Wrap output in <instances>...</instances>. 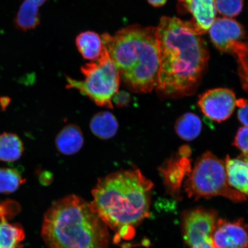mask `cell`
Wrapping results in <instances>:
<instances>
[{
	"instance_id": "obj_24",
	"label": "cell",
	"mask_w": 248,
	"mask_h": 248,
	"mask_svg": "<svg viewBox=\"0 0 248 248\" xmlns=\"http://www.w3.org/2000/svg\"><path fill=\"white\" fill-rule=\"evenodd\" d=\"M233 144L243 153L242 157L248 156V126H244L238 129Z\"/></svg>"
},
{
	"instance_id": "obj_2",
	"label": "cell",
	"mask_w": 248,
	"mask_h": 248,
	"mask_svg": "<svg viewBox=\"0 0 248 248\" xmlns=\"http://www.w3.org/2000/svg\"><path fill=\"white\" fill-rule=\"evenodd\" d=\"M153 184L138 169L120 170L98 180L92 191V209L124 238L150 216Z\"/></svg>"
},
{
	"instance_id": "obj_8",
	"label": "cell",
	"mask_w": 248,
	"mask_h": 248,
	"mask_svg": "<svg viewBox=\"0 0 248 248\" xmlns=\"http://www.w3.org/2000/svg\"><path fill=\"white\" fill-rule=\"evenodd\" d=\"M233 92L226 88L210 90L202 95L198 105L204 115L217 122L227 120L236 106Z\"/></svg>"
},
{
	"instance_id": "obj_18",
	"label": "cell",
	"mask_w": 248,
	"mask_h": 248,
	"mask_svg": "<svg viewBox=\"0 0 248 248\" xmlns=\"http://www.w3.org/2000/svg\"><path fill=\"white\" fill-rule=\"evenodd\" d=\"M23 152V141L17 135L12 133L0 135V160L15 162L22 156Z\"/></svg>"
},
{
	"instance_id": "obj_9",
	"label": "cell",
	"mask_w": 248,
	"mask_h": 248,
	"mask_svg": "<svg viewBox=\"0 0 248 248\" xmlns=\"http://www.w3.org/2000/svg\"><path fill=\"white\" fill-rule=\"evenodd\" d=\"M215 248H248V224L218 219L212 235Z\"/></svg>"
},
{
	"instance_id": "obj_20",
	"label": "cell",
	"mask_w": 248,
	"mask_h": 248,
	"mask_svg": "<svg viewBox=\"0 0 248 248\" xmlns=\"http://www.w3.org/2000/svg\"><path fill=\"white\" fill-rule=\"evenodd\" d=\"M200 118L196 114L187 113L180 117L175 123L176 134L186 141H192L200 135L202 131Z\"/></svg>"
},
{
	"instance_id": "obj_3",
	"label": "cell",
	"mask_w": 248,
	"mask_h": 248,
	"mask_svg": "<svg viewBox=\"0 0 248 248\" xmlns=\"http://www.w3.org/2000/svg\"><path fill=\"white\" fill-rule=\"evenodd\" d=\"M42 237L48 248H108V227L91 203L75 195L52 204L46 211Z\"/></svg>"
},
{
	"instance_id": "obj_30",
	"label": "cell",
	"mask_w": 248,
	"mask_h": 248,
	"mask_svg": "<svg viewBox=\"0 0 248 248\" xmlns=\"http://www.w3.org/2000/svg\"><path fill=\"white\" fill-rule=\"evenodd\" d=\"M241 158H244V160L246 161V162L248 163V156H245V157H240Z\"/></svg>"
},
{
	"instance_id": "obj_7",
	"label": "cell",
	"mask_w": 248,
	"mask_h": 248,
	"mask_svg": "<svg viewBox=\"0 0 248 248\" xmlns=\"http://www.w3.org/2000/svg\"><path fill=\"white\" fill-rule=\"evenodd\" d=\"M218 219L215 210L202 207H195L183 213V235L188 247L215 248L212 235Z\"/></svg>"
},
{
	"instance_id": "obj_15",
	"label": "cell",
	"mask_w": 248,
	"mask_h": 248,
	"mask_svg": "<svg viewBox=\"0 0 248 248\" xmlns=\"http://www.w3.org/2000/svg\"><path fill=\"white\" fill-rule=\"evenodd\" d=\"M76 46L80 54L86 60H98L106 49L101 36L93 31L80 33L76 39Z\"/></svg>"
},
{
	"instance_id": "obj_22",
	"label": "cell",
	"mask_w": 248,
	"mask_h": 248,
	"mask_svg": "<svg viewBox=\"0 0 248 248\" xmlns=\"http://www.w3.org/2000/svg\"><path fill=\"white\" fill-rule=\"evenodd\" d=\"M233 54L239 62V73L245 89L248 91V42H240L235 46Z\"/></svg>"
},
{
	"instance_id": "obj_10",
	"label": "cell",
	"mask_w": 248,
	"mask_h": 248,
	"mask_svg": "<svg viewBox=\"0 0 248 248\" xmlns=\"http://www.w3.org/2000/svg\"><path fill=\"white\" fill-rule=\"evenodd\" d=\"M190 154L188 147L181 148L178 156L170 159L160 170L166 187L172 196L178 197L183 179L191 172Z\"/></svg>"
},
{
	"instance_id": "obj_1",
	"label": "cell",
	"mask_w": 248,
	"mask_h": 248,
	"mask_svg": "<svg viewBox=\"0 0 248 248\" xmlns=\"http://www.w3.org/2000/svg\"><path fill=\"white\" fill-rule=\"evenodd\" d=\"M156 35L160 61L157 92L170 98L193 94L209 60L202 34L190 21L163 17Z\"/></svg>"
},
{
	"instance_id": "obj_27",
	"label": "cell",
	"mask_w": 248,
	"mask_h": 248,
	"mask_svg": "<svg viewBox=\"0 0 248 248\" xmlns=\"http://www.w3.org/2000/svg\"><path fill=\"white\" fill-rule=\"evenodd\" d=\"M148 1L155 7H160L166 4L167 0H148Z\"/></svg>"
},
{
	"instance_id": "obj_16",
	"label": "cell",
	"mask_w": 248,
	"mask_h": 248,
	"mask_svg": "<svg viewBox=\"0 0 248 248\" xmlns=\"http://www.w3.org/2000/svg\"><path fill=\"white\" fill-rule=\"evenodd\" d=\"M93 134L101 139L113 138L119 128L115 116L109 111H102L93 116L90 123Z\"/></svg>"
},
{
	"instance_id": "obj_26",
	"label": "cell",
	"mask_w": 248,
	"mask_h": 248,
	"mask_svg": "<svg viewBox=\"0 0 248 248\" xmlns=\"http://www.w3.org/2000/svg\"><path fill=\"white\" fill-rule=\"evenodd\" d=\"M131 100V95L125 91L118 92L112 99L113 102L119 107H123L128 104Z\"/></svg>"
},
{
	"instance_id": "obj_14",
	"label": "cell",
	"mask_w": 248,
	"mask_h": 248,
	"mask_svg": "<svg viewBox=\"0 0 248 248\" xmlns=\"http://www.w3.org/2000/svg\"><path fill=\"white\" fill-rule=\"evenodd\" d=\"M55 143L60 153L65 155H72L82 148L84 138L79 127L70 124L59 133L56 138Z\"/></svg>"
},
{
	"instance_id": "obj_12",
	"label": "cell",
	"mask_w": 248,
	"mask_h": 248,
	"mask_svg": "<svg viewBox=\"0 0 248 248\" xmlns=\"http://www.w3.org/2000/svg\"><path fill=\"white\" fill-rule=\"evenodd\" d=\"M186 9L193 15L190 22L201 34L209 30L216 20L215 0H190Z\"/></svg>"
},
{
	"instance_id": "obj_29",
	"label": "cell",
	"mask_w": 248,
	"mask_h": 248,
	"mask_svg": "<svg viewBox=\"0 0 248 248\" xmlns=\"http://www.w3.org/2000/svg\"><path fill=\"white\" fill-rule=\"evenodd\" d=\"M34 1L38 2L40 6H42L45 4L46 0H34Z\"/></svg>"
},
{
	"instance_id": "obj_17",
	"label": "cell",
	"mask_w": 248,
	"mask_h": 248,
	"mask_svg": "<svg viewBox=\"0 0 248 248\" xmlns=\"http://www.w3.org/2000/svg\"><path fill=\"white\" fill-rule=\"evenodd\" d=\"M40 7L33 0H24L16 15V26L24 31L35 29L40 23L39 8Z\"/></svg>"
},
{
	"instance_id": "obj_28",
	"label": "cell",
	"mask_w": 248,
	"mask_h": 248,
	"mask_svg": "<svg viewBox=\"0 0 248 248\" xmlns=\"http://www.w3.org/2000/svg\"><path fill=\"white\" fill-rule=\"evenodd\" d=\"M178 1L181 2L185 9L186 6H187L189 2H190V0H178Z\"/></svg>"
},
{
	"instance_id": "obj_11",
	"label": "cell",
	"mask_w": 248,
	"mask_h": 248,
	"mask_svg": "<svg viewBox=\"0 0 248 248\" xmlns=\"http://www.w3.org/2000/svg\"><path fill=\"white\" fill-rule=\"evenodd\" d=\"M211 39L219 50L228 52L232 42L244 38V30L237 21L228 17L218 18L209 29Z\"/></svg>"
},
{
	"instance_id": "obj_4",
	"label": "cell",
	"mask_w": 248,
	"mask_h": 248,
	"mask_svg": "<svg viewBox=\"0 0 248 248\" xmlns=\"http://www.w3.org/2000/svg\"><path fill=\"white\" fill-rule=\"evenodd\" d=\"M101 38L129 89L139 93L153 91L160 67L156 28L132 25Z\"/></svg>"
},
{
	"instance_id": "obj_25",
	"label": "cell",
	"mask_w": 248,
	"mask_h": 248,
	"mask_svg": "<svg viewBox=\"0 0 248 248\" xmlns=\"http://www.w3.org/2000/svg\"><path fill=\"white\" fill-rule=\"evenodd\" d=\"M236 106L239 108L238 110V120L245 126H248V101L246 99L237 100Z\"/></svg>"
},
{
	"instance_id": "obj_19",
	"label": "cell",
	"mask_w": 248,
	"mask_h": 248,
	"mask_svg": "<svg viewBox=\"0 0 248 248\" xmlns=\"http://www.w3.org/2000/svg\"><path fill=\"white\" fill-rule=\"evenodd\" d=\"M25 233L22 226L9 223L3 218L0 222V248H23Z\"/></svg>"
},
{
	"instance_id": "obj_13",
	"label": "cell",
	"mask_w": 248,
	"mask_h": 248,
	"mask_svg": "<svg viewBox=\"0 0 248 248\" xmlns=\"http://www.w3.org/2000/svg\"><path fill=\"white\" fill-rule=\"evenodd\" d=\"M225 168L229 185L248 197V163L242 158L226 157Z\"/></svg>"
},
{
	"instance_id": "obj_23",
	"label": "cell",
	"mask_w": 248,
	"mask_h": 248,
	"mask_svg": "<svg viewBox=\"0 0 248 248\" xmlns=\"http://www.w3.org/2000/svg\"><path fill=\"white\" fill-rule=\"evenodd\" d=\"M216 10L225 17L237 16L243 10L244 0H215Z\"/></svg>"
},
{
	"instance_id": "obj_21",
	"label": "cell",
	"mask_w": 248,
	"mask_h": 248,
	"mask_svg": "<svg viewBox=\"0 0 248 248\" xmlns=\"http://www.w3.org/2000/svg\"><path fill=\"white\" fill-rule=\"evenodd\" d=\"M24 182L22 176L17 170L0 169V193H13L23 184Z\"/></svg>"
},
{
	"instance_id": "obj_5",
	"label": "cell",
	"mask_w": 248,
	"mask_h": 248,
	"mask_svg": "<svg viewBox=\"0 0 248 248\" xmlns=\"http://www.w3.org/2000/svg\"><path fill=\"white\" fill-rule=\"evenodd\" d=\"M188 175L184 188L189 198L197 200L222 196L235 202L247 200L244 194L231 187L225 163L210 152L202 155Z\"/></svg>"
},
{
	"instance_id": "obj_6",
	"label": "cell",
	"mask_w": 248,
	"mask_h": 248,
	"mask_svg": "<svg viewBox=\"0 0 248 248\" xmlns=\"http://www.w3.org/2000/svg\"><path fill=\"white\" fill-rule=\"evenodd\" d=\"M83 80L67 78V88L88 96L98 106L113 108L112 99L119 92L120 76L106 47L97 61L81 67Z\"/></svg>"
}]
</instances>
